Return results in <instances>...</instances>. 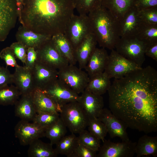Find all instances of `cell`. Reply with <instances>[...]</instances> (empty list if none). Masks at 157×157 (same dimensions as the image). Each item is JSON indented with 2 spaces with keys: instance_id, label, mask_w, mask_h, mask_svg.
Returning a JSON list of instances; mask_svg holds the SVG:
<instances>
[{
  "instance_id": "cell-42",
  "label": "cell",
  "mask_w": 157,
  "mask_h": 157,
  "mask_svg": "<svg viewBox=\"0 0 157 157\" xmlns=\"http://www.w3.org/2000/svg\"><path fill=\"white\" fill-rule=\"evenodd\" d=\"M37 61V53L33 47L27 48L26 62L24 65L27 68L32 69Z\"/></svg>"
},
{
  "instance_id": "cell-10",
  "label": "cell",
  "mask_w": 157,
  "mask_h": 157,
  "mask_svg": "<svg viewBox=\"0 0 157 157\" xmlns=\"http://www.w3.org/2000/svg\"><path fill=\"white\" fill-rule=\"evenodd\" d=\"M36 50L37 61L58 70L69 64L60 53L51 38Z\"/></svg>"
},
{
  "instance_id": "cell-36",
  "label": "cell",
  "mask_w": 157,
  "mask_h": 157,
  "mask_svg": "<svg viewBox=\"0 0 157 157\" xmlns=\"http://www.w3.org/2000/svg\"><path fill=\"white\" fill-rule=\"evenodd\" d=\"M78 137V143L84 145L97 152L100 146L101 140L85 129L79 134Z\"/></svg>"
},
{
  "instance_id": "cell-3",
  "label": "cell",
  "mask_w": 157,
  "mask_h": 157,
  "mask_svg": "<svg viewBox=\"0 0 157 157\" xmlns=\"http://www.w3.org/2000/svg\"><path fill=\"white\" fill-rule=\"evenodd\" d=\"M88 15L92 32L99 46L111 50L115 49L120 38L119 20L101 5Z\"/></svg>"
},
{
  "instance_id": "cell-30",
  "label": "cell",
  "mask_w": 157,
  "mask_h": 157,
  "mask_svg": "<svg viewBox=\"0 0 157 157\" xmlns=\"http://www.w3.org/2000/svg\"><path fill=\"white\" fill-rule=\"evenodd\" d=\"M67 127L60 117L56 122L46 128L44 137L49 139L52 145L56 144L64 136L67 132Z\"/></svg>"
},
{
  "instance_id": "cell-4",
  "label": "cell",
  "mask_w": 157,
  "mask_h": 157,
  "mask_svg": "<svg viewBox=\"0 0 157 157\" xmlns=\"http://www.w3.org/2000/svg\"><path fill=\"white\" fill-rule=\"evenodd\" d=\"M59 113L60 117L71 133L79 134L88 126L89 119L78 101L63 105Z\"/></svg>"
},
{
  "instance_id": "cell-40",
  "label": "cell",
  "mask_w": 157,
  "mask_h": 157,
  "mask_svg": "<svg viewBox=\"0 0 157 157\" xmlns=\"http://www.w3.org/2000/svg\"><path fill=\"white\" fill-rule=\"evenodd\" d=\"M97 152L84 145L78 143L71 157H97Z\"/></svg>"
},
{
  "instance_id": "cell-12",
  "label": "cell",
  "mask_w": 157,
  "mask_h": 157,
  "mask_svg": "<svg viewBox=\"0 0 157 157\" xmlns=\"http://www.w3.org/2000/svg\"><path fill=\"white\" fill-rule=\"evenodd\" d=\"M43 90L60 108L68 103L78 101L80 96L58 78Z\"/></svg>"
},
{
  "instance_id": "cell-14",
  "label": "cell",
  "mask_w": 157,
  "mask_h": 157,
  "mask_svg": "<svg viewBox=\"0 0 157 157\" xmlns=\"http://www.w3.org/2000/svg\"><path fill=\"white\" fill-rule=\"evenodd\" d=\"M97 118L105 124L111 138L118 137L122 141L130 140L126 131L127 127L109 109L104 108Z\"/></svg>"
},
{
  "instance_id": "cell-20",
  "label": "cell",
  "mask_w": 157,
  "mask_h": 157,
  "mask_svg": "<svg viewBox=\"0 0 157 157\" xmlns=\"http://www.w3.org/2000/svg\"><path fill=\"white\" fill-rule=\"evenodd\" d=\"M109 55L105 48H96L84 69L89 77L104 72Z\"/></svg>"
},
{
  "instance_id": "cell-35",
  "label": "cell",
  "mask_w": 157,
  "mask_h": 157,
  "mask_svg": "<svg viewBox=\"0 0 157 157\" xmlns=\"http://www.w3.org/2000/svg\"><path fill=\"white\" fill-rule=\"evenodd\" d=\"M60 117L59 113H37L32 121L45 129L58 121Z\"/></svg>"
},
{
  "instance_id": "cell-6",
  "label": "cell",
  "mask_w": 157,
  "mask_h": 157,
  "mask_svg": "<svg viewBox=\"0 0 157 157\" xmlns=\"http://www.w3.org/2000/svg\"><path fill=\"white\" fill-rule=\"evenodd\" d=\"M92 31L88 15L74 14L70 19L64 34L74 50Z\"/></svg>"
},
{
  "instance_id": "cell-11",
  "label": "cell",
  "mask_w": 157,
  "mask_h": 157,
  "mask_svg": "<svg viewBox=\"0 0 157 157\" xmlns=\"http://www.w3.org/2000/svg\"><path fill=\"white\" fill-rule=\"evenodd\" d=\"M97 157H132L135 154L136 142L129 140L115 143L105 139Z\"/></svg>"
},
{
  "instance_id": "cell-1",
  "label": "cell",
  "mask_w": 157,
  "mask_h": 157,
  "mask_svg": "<svg viewBox=\"0 0 157 157\" xmlns=\"http://www.w3.org/2000/svg\"><path fill=\"white\" fill-rule=\"evenodd\" d=\"M109 107L127 127L157 131V71L148 66L114 78L108 90Z\"/></svg>"
},
{
  "instance_id": "cell-9",
  "label": "cell",
  "mask_w": 157,
  "mask_h": 157,
  "mask_svg": "<svg viewBox=\"0 0 157 157\" xmlns=\"http://www.w3.org/2000/svg\"><path fill=\"white\" fill-rule=\"evenodd\" d=\"M18 18L15 0H0V42L6 40Z\"/></svg>"
},
{
  "instance_id": "cell-27",
  "label": "cell",
  "mask_w": 157,
  "mask_h": 157,
  "mask_svg": "<svg viewBox=\"0 0 157 157\" xmlns=\"http://www.w3.org/2000/svg\"><path fill=\"white\" fill-rule=\"evenodd\" d=\"M111 85L110 79L104 72L89 77L85 90L95 94L102 95L108 91Z\"/></svg>"
},
{
  "instance_id": "cell-8",
  "label": "cell",
  "mask_w": 157,
  "mask_h": 157,
  "mask_svg": "<svg viewBox=\"0 0 157 157\" xmlns=\"http://www.w3.org/2000/svg\"><path fill=\"white\" fill-rule=\"evenodd\" d=\"M111 50L104 72L110 79L122 77L142 67L125 58L114 49Z\"/></svg>"
},
{
  "instance_id": "cell-32",
  "label": "cell",
  "mask_w": 157,
  "mask_h": 157,
  "mask_svg": "<svg viewBox=\"0 0 157 157\" xmlns=\"http://www.w3.org/2000/svg\"><path fill=\"white\" fill-rule=\"evenodd\" d=\"M136 37L148 44L157 42V24L141 22Z\"/></svg>"
},
{
  "instance_id": "cell-15",
  "label": "cell",
  "mask_w": 157,
  "mask_h": 157,
  "mask_svg": "<svg viewBox=\"0 0 157 157\" xmlns=\"http://www.w3.org/2000/svg\"><path fill=\"white\" fill-rule=\"evenodd\" d=\"M32 71L35 88L44 90L58 78V70L38 61Z\"/></svg>"
},
{
  "instance_id": "cell-2",
  "label": "cell",
  "mask_w": 157,
  "mask_h": 157,
  "mask_svg": "<svg viewBox=\"0 0 157 157\" xmlns=\"http://www.w3.org/2000/svg\"><path fill=\"white\" fill-rule=\"evenodd\" d=\"M74 10L72 0H24L19 21L34 32L52 37L64 34Z\"/></svg>"
},
{
  "instance_id": "cell-17",
  "label": "cell",
  "mask_w": 157,
  "mask_h": 157,
  "mask_svg": "<svg viewBox=\"0 0 157 157\" xmlns=\"http://www.w3.org/2000/svg\"><path fill=\"white\" fill-rule=\"evenodd\" d=\"M78 101L89 119L97 118L104 108V101L101 95L95 94L86 90L79 96Z\"/></svg>"
},
{
  "instance_id": "cell-43",
  "label": "cell",
  "mask_w": 157,
  "mask_h": 157,
  "mask_svg": "<svg viewBox=\"0 0 157 157\" xmlns=\"http://www.w3.org/2000/svg\"><path fill=\"white\" fill-rule=\"evenodd\" d=\"M134 6L138 10L157 7V0H136Z\"/></svg>"
},
{
  "instance_id": "cell-45",
  "label": "cell",
  "mask_w": 157,
  "mask_h": 157,
  "mask_svg": "<svg viewBox=\"0 0 157 157\" xmlns=\"http://www.w3.org/2000/svg\"><path fill=\"white\" fill-rule=\"evenodd\" d=\"M17 7L18 19H20L22 9L24 0H15Z\"/></svg>"
},
{
  "instance_id": "cell-29",
  "label": "cell",
  "mask_w": 157,
  "mask_h": 157,
  "mask_svg": "<svg viewBox=\"0 0 157 157\" xmlns=\"http://www.w3.org/2000/svg\"><path fill=\"white\" fill-rule=\"evenodd\" d=\"M78 143L77 137L75 134L71 133L61 138L56 144L54 149L58 155H64L67 157H71Z\"/></svg>"
},
{
  "instance_id": "cell-16",
  "label": "cell",
  "mask_w": 157,
  "mask_h": 157,
  "mask_svg": "<svg viewBox=\"0 0 157 157\" xmlns=\"http://www.w3.org/2000/svg\"><path fill=\"white\" fill-rule=\"evenodd\" d=\"M138 12L139 10L134 6L128 11L119 21L120 38L136 37L141 23Z\"/></svg>"
},
{
  "instance_id": "cell-5",
  "label": "cell",
  "mask_w": 157,
  "mask_h": 157,
  "mask_svg": "<svg viewBox=\"0 0 157 157\" xmlns=\"http://www.w3.org/2000/svg\"><path fill=\"white\" fill-rule=\"evenodd\" d=\"M148 44L136 37L120 38L115 48L118 53L142 67L145 60V51Z\"/></svg>"
},
{
  "instance_id": "cell-31",
  "label": "cell",
  "mask_w": 157,
  "mask_h": 157,
  "mask_svg": "<svg viewBox=\"0 0 157 157\" xmlns=\"http://www.w3.org/2000/svg\"><path fill=\"white\" fill-rule=\"evenodd\" d=\"M21 96L15 86L11 85L0 88V105H15Z\"/></svg>"
},
{
  "instance_id": "cell-25",
  "label": "cell",
  "mask_w": 157,
  "mask_h": 157,
  "mask_svg": "<svg viewBox=\"0 0 157 157\" xmlns=\"http://www.w3.org/2000/svg\"><path fill=\"white\" fill-rule=\"evenodd\" d=\"M136 0H102L101 5L119 21L135 6Z\"/></svg>"
},
{
  "instance_id": "cell-24",
  "label": "cell",
  "mask_w": 157,
  "mask_h": 157,
  "mask_svg": "<svg viewBox=\"0 0 157 157\" xmlns=\"http://www.w3.org/2000/svg\"><path fill=\"white\" fill-rule=\"evenodd\" d=\"M51 39L60 53L67 60L69 64L75 65L77 61L75 50L65 34H57L53 36Z\"/></svg>"
},
{
  "instance_id": "cell-26",
  "label": "cell",
  "mask_w": 157,
  "mask_h": 157,
  "mask_svg": "<svg viewBox=\"0 0 157 157\" xmlns=\"http://www.w3.org/2000/svg\"><path fill=\"white\" fill-rule=\"evenodd\" d=\"M135 154L137 157L152 155L157 156V137L144 135L136 142Z\"/></svg>"
},
{
  "instance_id": "cell-18",
  "label": "cell",
  "mask_w": 157,
  "mask_h": 157,
  "mask_svg": "<svg viewBox=\"0 0 157 157\" xmlns=\"http://www.w3.org/2000/svg\"><path fill=\"white\" fill-rule=\"evenodd\" d=\"M13 83L21 94V95H30L35 88L32 70L25 66L15 67L13 74Z\"/></svg>"
},
{
  "instance_id": "cell-34",
  "label": "cell",
  "mask_w": 157,
  "mask_h": 157,
  "mask_svg": "<svg viewBox=\"0 0 157 157\" xmlns=\"http://www.w3.org/2000/svg\"><path fill=\"white\" fill-rule=\"evenodd\" d=\"M88 131L103 142L108 133L105 124L98 118L89 119L88 125Z\"/></svg>"
},
{
  "instance_id": "cell-44",
  "label": "cell",
  "mask_w": 157,
  "mask_h": 157,
  "mask_svg": "<svg viewBox=\"0 0 157 157\" xmlns=\"http://www.w3.org/2000/svg\"><path fill=\"white\" fill-rule=\"evenodd\" d=\"M145 54L157 61V42L147 44L145 50Z\"/></svg>"
},
{
  "instance_id": "cell-41",
  "label": "cell",
  "mask_w": 157,
  "mask_h": 157,
  "mask_svg": "<svg viewBox=\"0 0 157 157\" xmlns=\"http://www.w3.org/2000/svg\"><path fill=\"white\" fill-rule=\"evenodd\" d=\"M13 83V74L7 67L0 66V88Z\"/></svg>"
},
{
  "instance_id": "cell-38",
  "label": "cell",
  "mask_w": 157,
  "mask_h": 157,
  "mask_svg": "<svg viewBox=\"0 0 157 157\" xmlns=\"http://www.w3.org/2000/svg\"><path fill=\"white\" fill-rule=\"evenodd\" d=\"M10 47L16 58H17L25 64L27 48L22 43L17 41L13 43Z\"/></svg>"
},
{
  "instance_id": "cell-23",
  "label": "cell",
  "mask_w": 157,
  "mask_h": 157,
  "mask_svg": "<svg viewBox=\"0 0 157 157\" xmlns=\"http://www.w3.org/2000/svg\"><path fill=\"white\" fill-rule=\"evenodd\" d=\"M15 105L16 116L22 120L32 121L37 113L31 95H21Z\"/></svg>"
},
{
  "instance_id": "cell-28",
  "label": "cell",
  "mask_w": 157,
  "mask_h": 157,
  "mask_svg": "<svg viewBox=\"0 0 157 157\" xmlns=\"http://www.w3.org/2000/svg\"><path fill=\"white\" fill-rule=\"evenodd\" d=\"M27 154L29 157H56L58 154L53 145L37 139L29 145Z\"/></svg>"
},
{
  "instance_id": "cell-22",
  "label": "cell",
  "mask_w": 157,
  "mask_h": 157,
  "mask_svg": "<svg viewBox=\"0 0 157 157\" xmlns=\"http://www.w3.org/2000/svg\"><path fill=\"white\" fill-rule=\"evenodd\" d=\"M37 113H59L60 108L43 90L35 88L31 94Z\"/></svg>"
},
{
  "instance_id": "cell-7",
  "label": "cell",
  "mask_w": 157,
  "mask_h": 157,
  "mask_svg": "<svg viewBox=\"0 0 157 157\" xmlns=\"http://www.w3.org/2000/svg\"><path fill=\"white\" fill-rule=\"evenodd\" d=\"M58 79L76 93L85 90L89 80L86 72L74 65L69 64L58 70Z\"/></svg>"
},
{
  "instance_id": "cell-19",
  "label": "cell",
  "mask_w": 157,
  "mask_h": 157,
  "mask_svg": "<svg viewBox=\"0 0 157 157\" xmlns=\"http://www.w3.org/2000/svg\"><path fill=\"white\" fill-rule=\"evenodd\" d=\"M15 37L17 42L27 48L33 47L36 50L52 37L35 32L22 25L18 28Z\"/></svg>"
},
{
  "instance_id": "cell-39",
  "label": "cell",
  "mask_w": 157,
  "mask_h": 157,
  "mask_svg": "<svg viewBox=\"0 0 157 157\" xmlns=\"http://www.w3.org/2000/svg\"><path fill=\"white\" fill-rule=\"evenodd\" d=\"M0 58L3 60L7 67H16L19 66L17 63L16 58L10 47L3 49L0 52Z\"/></svg>"
},
{
  "instance_id": "cell-21",
  "label": "cell",
  "mask_w": 157,
  "mask_h": 157,
  "mask_svg": "<svg viewBox=\"0 0 157 157\" xmlns=\"http://www.w3.org/2000/svg\"><path fill=\"white\" fill-rule=\"evenodd\" d=\"M97 42L93 33L88 34L75 50L79 67L84 69L88 61L96 48Z\"/></svg>"
},
{
  "instance_id": "cell-37",
  "label": "cell",
  "mask_w": 157,
  "mask_h": 157,
  "mask_svg": "<svg viewBox=\"0 0 157 157\" xmlns=\"http://www.w3.org/2000/svg\"><path fill=\"white\" fill-rule=\"evenodd\" d=\"M138 15L141 22L157 24V7L139 10Z\"/></svg>"
},
{
  "instance_id": "cell-33",
  "label": "cell",
  "mask_w": 157,
  "mask_h": 157,
  "mask_svg": "<svg viewBox=\"0 0 157 157\" xmlns=\"http://www.w3.org/2000/svg\"><path fill=\"white\" fill-rule=\"evenodd\" d=\"M75 9L79 14L88 15L101 5L102 0H72Z\"/></svg>"
},
{
  "instance_id": "cell-13",
  "label": "cell",
  "mask_w": 157,
  "mask_h": 157,
  "mask_svg": "<svg viewBox=\"0 0 157 157\" xmlns=\"http://www.w3.org/2000/svg\"><path fill=\"white\" fill-rule=\"evenodd\" d=\"M45 129L33 122L21 120L15 128V135L23 146L29 145L34 140L44 137Z\"/></svg>"
}]
</instances>
